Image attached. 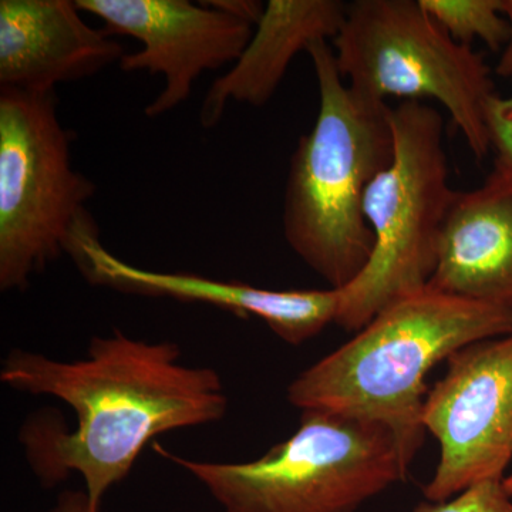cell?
<instances>
[{
	"mask_svg": "<svg viewBox=\"0 0 512 512\" xmlns=\"http://www.w3.org/2000/svg\"><path fill=\"white\" fill-rule=\"evenodd\" d=\"M0 382L73 409V430L53 410L39 412L23 424L19 440L45 487L82 476L89 512L101 511L104 495L128 477L156 437L215 423L228 410L217 370L183 365L177 343H148L119 329L93 338L83 359L12 350Z\"/></svg>",
	"mask_w": 512,
	"mask_h": 512,
	"instance_id": "cell-1",
	"label": "cell"
},
{
	"mask_svg": "<svg viewBox=\"0 0 512 512\" xmlns=\"http://www.w3.org/2000/svg\"><path fill=\"white\" fill-rule=\"evenodd\" d=\"M508 333L512 309L426 288L382 309L355 338L303 370L286 396L302 412L383 424L412 464L426 437L431 369L471 343Z\"/></svg>",
	"mask_w": 512,
	"mask_h": 512,
	"instance_id": "cell-2",
	"label": "cell"
},
{
	"mask_svg": "<svg viewBox=\"0 0 512 512\" xmlns=\"http://www.w3.org/2000/svg\"><path fill=\"white\" fill-rule=\"evenodd\" d=\"M306 53L318 80L319 111L289 165L284 235L330 289H343L372 255L363 201L393 158L392 107L350 89L328 40H316Z\"/></svg>",
	"mask_w": 512,
	"mask_h": 512,
	"instance_id": "cell-3",
	"label": "cell"
},
{
	"mask_svg": "<svg viewBox=\"0 0 512 512\" xmlns=\"http://www.w3.org/2000/svg\"><path fill=\"white\" fill-rule=\"evenodd\" d=\"M154 450L183 468L225 512H356L407 478L410 463L386 426L303 410L289 439L245 463L198 461Z\"/></svg>",
	"mask_w": 512,
	"mask_h": 512,
	"instance_id": "cell-4",
	"label": "cell"
},
{
	"mask_svg": "<svg viewBox=\"0 0 512 512\" xmlns=\"http://www.w3.org/2000/svg\"><path fill=\"white\" fill-rule=\"evenodd\" d=\"M390 123L392 161L369 184L363 201L372 255L355 281L338 289L335 323L348 332H359L390 303L427 288L458 194L448 181L439 110L424 101H402L392 107Z\"/></svg>",
	"mask_w": 512,
	"mask_h": 512,
	"instance_id": "cell-5",
	"label": "cell"
},
{
	"mask_svg": "<svg viewBox=\"0 0 512 512\" xmlns=\"http://www.w3.org/2000/svg\"><path fill=\"white\" fill-rule=\"evenodd\" d=\"M343 80L359 96L386 103L439 101L463 134L471 154L491 151L485 107L494 96L491 67L483 53L460 45L419 0H356L332 39Z\"/></svg>",
	"mask_w": 512,
	"mask_h": 512,
	"instance_id": "cell-6",
	"label": "cell"
},
{
	"mask_svg": "<svg viewBox=\"0 0 512 512\" xmlns=\"http://www.w3.org/2000/svg\"><path fill=\"white\" fill-rule=\"evenodd\" d=\"M96 185L70 163L56 94L0 87V289L28 288L92 220Z\"/></svg>",
	"mask_w": 512,
	"mask_h": 512,
	"instance_id": "cell-7",
	"label": "cell"
},
{
	"mask_svg": "<svg viewBox=\"0 0 512 512\" xmlns=\"http://www.w3.org/2000/svg\"><path fill=\"white\" fill-rule=\"evenodd\" d=\"M423 424L440 446L439 464L424 487L431 503L505 477L512 460V333L448 357L446 375L424 402Z\"/></svg>",
	"mask_w": 512,
	"mask_h": 512,
	"instance_id": "cell-8",
	"label": "cell"
},
{
	"mask_svg": "<svg viewBox=\"0 0 512 512\" xmlns=\"http://www.w3.org/2000/svg\"><path fill=\"white\" fill-rule=\"evenodd\" d=\"M77 8L103 20L110 36H130L141 50L120 60L123 72L164 79L147 117L163 116L191 97L195 80L207 70L235 63L254 35L251 23L232 18L207 2L188 0H76Z\"/></svg>",
	"mask_w": 512,
	"mask_h": 512,
	"instance_id": "cell-9",
	"label": "cell"
},
{
	"mask_svg": "<svg viewBox=\"0 0 512 512\" xmlns=\"http://www.w3.org/2000/svg\"><path fill=\"white\" fill-rule=\"evenodd\" d=\"M69 255L92 284L153 298L207 303L239 318L254 316L293 346L316 338L329 323H335L339 311L338 289L272 291L237 281L137 268L101 245L94 222L80 229Z\"/></svg>",
	"mask_w": 512,
	"mask_h": 512,
	"instance_id": "cell-10",
	"label": "cell"
},
{
	"mask_svg": "<svg viewBox=\"0 0 512 512\" xmlns=\"http://www.w3.org/2000/svg\"><path fill=\"white\" fill-rule=\"evenodd\" d=\"M70 0L0 2V87L53 93L123 59L124 47L94 29Z\"/></svg>",
	"mask_w": 512,
	"mask_h": 512,
	"instance_id": "cell-11",
	"label": "cell"
},
{
	"mask_svg": "<svg viewBox=\"0 0 512 512\" xmlns=\"http://www.w3.org/2000/svg\"><path fill=\"white\" fill-rule=\"evenodd\" d=\"M427 288L512 309V185L500 175L458 191Z\"/></svg>",
	"mask_w": 512,
	"mask_h": 512,
	"instance_id": "cell-12",
	"label": "cell"
},
{
	"mask_svg": "<svg viewBox=\"0 0 512 512\" xmlns=\"http://www.w3.org/2000/svg\"><path fill=\"white\" fill-rule=\"evenodd\" d=\"M340 0H269L248 46L232 69L212 83L200 123H220L229 103L261 107L272 99L292 60L316 40H332L345 23Z\"/></svg>",
	"mask_w": 512,
	"mask_h": 512,
	"instance_id": "cell-13",
	"label": "cell"
},
{
	"mask_svg": "<svg viewBox=\"0 0 512 512\" xmlns=\"http://www.w3.org/2000/svg\"><path fill=\"white\" fill-rule=\"evenodd\" d=\"M421 8L460 45L481 40L493 52H503L508 22L501 0H419Z\"/></svg>",
	"mask_w": 512,
	"mask_h": 512,
	"instance_id": "cell-14",
	"label": "cell"
},
{
	"mask_svg": "<svg viewBox=\"0 0 512 512\" xmlns=\"http://www.w3.org/2000/svg\"><path fill=\"white\" fill-rule=\"evenodd\" d=\"M503 480L481 481L450 500L421 503L413 512H512V497L505 490Z\"/></svg>",
	"mask_w": 512,
	"mask_h": 512,
	"instance_id": "cell-15",
	"label": "cell"
},
{
	"mask_svg": "<svg viewBox=\"0 0 512 512\" xmlns=\"http://www.w3.org/2000/svg\"><path fill=\"white\" fill-rule=\"evenodd\" d=\"M485 124L495 154L493 173L512 185V96L494 94L488 100Z\"/></svg>",
	"mask_w": 512,
	"mask_h": 512,
	"instance_id": "cell-16",
	"label": "cell"
},
{
	"mask_svg": "<svg viewBox=\"0 0 512 512\" xmlns=\"http://www.w3.org/2000/svg\"><path fill=\"white\" fill-rule=\"evenodd\" d=\"M212 8L228 13L232 18L244 20L255 26L264 13L265 6L255 0H210L207 2Z\"/></svg>",
	"mask_w": 512,
	"mask_h": 512,
	"instance_id": "cell-17",
	"label": "cell"
},
{
	"mask_svg": "<svg viewBox=\"0 0 512 512\" xmlns=\"http://www.w3.org/2000/svg\"><path fill=\"white\" fill-rule=\"evenodd\" d=\"M501 9L508 22V40L495 66V74L512 80V0H501Z\"/></svg>",
	"mask_w": 512,
	"mask_h": 512,
	"instance_id": "cell-18",
	"label": "cell"
},
{
	"mask_svg": "<svg viewBox=\"0 0 512 512\" xmlns=\"http://www.w3.org/2000/svg\"><path fill=\"white\" fill-rule=\"evenodd\" d=\"M50 512H89L87 495L84 491H64Z\"/></svg>",
	"mask_w": 512,
	"mask_h": 512,
	"instance_id": "cell-19",
	"label": "cell"
},
{
	"mask_svg": "<svg viewBox=\"0 0 512 512\" xmlns=\"http://www.w3.org/2000/svg\"><path fill=\"white\" fill-rule=\"evenodd\" d=\"M503 484L507 493L512 497V473L510 476L504 477Z\"/></svg>",
	"mask_w": 512,
	"mask_h": 512,
	"instance_id": "cell-20",
	"label": "cell"
}]
</instances>
